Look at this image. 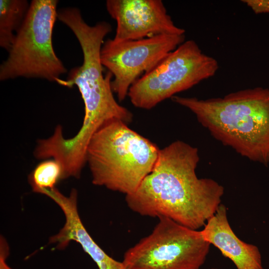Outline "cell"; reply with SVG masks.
Masks as SVG:
<instances>
[{"instance_id": "6da1fadb", "label": "cell", "mask_w": 269, "mask_h": 269, "mask_svg": "<svg viewBox=\"0 0 269 269\" xmlns=\"http://www.w3.org/2000/svg\"><path fill=\"white\" fill-rule=\"evenodd\" d=\"M198 149L181 140L160 149L151 172L133 193L128 207L141 216L166 217L194 230L203 227L221 204L224 189L211 178H199Z\"/></svg>"}, {"instance_id": "7a4b0ae2", "label": "cell", "mask_w": 269, "mask_h": 269, "mask_svg": "<svg viewBox=\"0 0 269 269\" xmlns=\"http://www.w3.org/2000/svg\"><path fill=\"white\" fill-rule=\"evenodd\" d=\"M198 122L224 145L242 156L269 163V89L256 87L206 100L175 95Z\"/></svg>"}, {"instance_id": "3957f363", "label": "cell", "mask_w": 269, "mask_h": 269, "mask_svg": "<svg viewBox=\"0 0 269 269\" xmlns=\"http://www.w3.org/2000/svg\"><path fill=\"white\" fill-rule=\"evenodd\" d=\"M57 18L72 31L83 52L82 65L71 69L66 79L58 78L55 81L66 87H78L85 107L82 129L92 133L114 120L128 124L131 123L132 113L120 105L114 97L111 87L112 74L108 71L106 75L103 73L101 50L104 38L112 31L111 25L106 21L94 25L88 24L76 7L59 10Z\"/></svg>"}, {"instance_id": "277c9868", "label": "cell", "mask_w": 269, "mask_h": 269, "mask_svg": "<svg viewBox=\"0 0 269 269\" xmlns=\"http://www.w3.org/2000/svg\"><path fill=\"white\" fill-rule=\"evenodd\" d=\"M128 125L120 120L104 124L92 137L86 153L92 183L126 195L151 172L160 150Z\"/></svg>"}, {"instance_id": "5b68a950", "label": "cell", "mask_w": 269, "mask_h": 269, "mask_svg": "<svg viewBox=\"0 0 269 269\" xmlns=\"http://www.w3.org/2000/svg\"><path fill=\"white\" fill-rule=\"evenodd\" d=\"M58 2L56 0L31 1L8 51V56L0 65V80L22 77L55 82L67 72L52 44Z\"/></svg>"}, {"instance_id": "8992f818", "label": "cell", "mask_w": 269, "mask_h": 269, "mask_svg": "<svg viewBox=\"0 0 269 269\" xmlns=\"http://www.w3.org/2000/svg\"><path fill=\"white\" fill-rule=\"evenodd\" d=\"M218 68L215 58L204 53L195 41L186 40L136 80L128 97L135 107L150 110L213 76Z\"/></svg>"}, {"instance_id": "52a82bcc", "label": "cell", "mask_w": 269, "mask_h": 269, "mask_svg": "<svg viewBox=\"0 0 269 269\" xmlns=\"http://www.w3.org/2000/svg\"><path fill=\"white\" fill-rule=\"evenodd\" d=\"M210 246L201 231L161 217L150 235L126 252L122 262L125 269H200Z\"/></svg>"}, {"instance_id": "ba28073f", "label": "cell", "mask_w": 269, "mask_h": 269, "mask_svg": "<svg viewBox=\"0 0 269 269\" xmlns=\"http://www.w3.org/2000/svg\"><path fill=\"white\" fill-rule=\"evenodd\" d=\"M183 35H160L139 40L105 41L101 50L103 66L111 72L113 92L122 102L140 77L156 67L185 40Z\"/></svg>"}, {"instance_id": "9c48e42d", "label": "cell", "mask_w": 269, "mask_h": 269, "mask_svg": "<svg viewBox=\"0 0 269 269\" xmlns=\"http://www.w3.org/2000/svg\"><path fill=\"white\" fill-rule=\"evenodd\" d=\"M108 12L117 23L115 42L135 40L160 35H183L161 0H107Z\"/></svg>"}, {"instance_id": "30bf717a", "label": "cell", "mask_w": 269, "mask_h": 269, "mask_svg": "<svg viewBox=\"0 0 269 269\" xmlns=\"http://www.w3.org/2000/svg\"><path fill=\"white\" fill-rule=\"evenodd\" d=\"M46 196L61 209L65 222L59 232L50 238L49 243L56 245L58 249L66 248L70 242L79 244L97 266L98 269H125L123 262L117 261L107 255L93 240L85 228L77 207V191L72 189L68 196L57 188L48 191Z\"/></svg>"}, {"instance_id": "8fae6325", "label": "cell", "mask_w": 269, "mask_h": 269, "mask_svg": "<svg viewBox=\"0 0 269 269\" xmlns=\"http://www.w3.org/2000/svg\"><path fill=\"white\" fill-rule=\"evenodd\" d=\"M201 231L203 239L231 260L237 269H264L258 248L241 240L233 232L227 208L220 204Z\"/></svg>"}, {"instance_id": "7c38bea8", "label": "cell", "mask_w": 269, "mask_h": 269, "mask_svg": "<svg viewBox=\"0 0 269 269\" xmlns=\"http://www.w3.org/2000/svg\"><path fill=\"white\" fill-rule=\"evenodd\" d=\"M26 0H0V46L7 51L27 14Z\"/></svg>"}, {"instance_id": "4fadbf2b", "label": "cell", "mask_w": 269, "mask_h": 269, "mask_svg": "<svg viewBox=\"0 0 269 269\" xmlns=\"http://www.w3.org/2000/svg\"><path fill=\"white\" fill-rule=\"evenodd\" d=\"M63 168L53 159L45 160L38 164L28 177L33 191L40 193L42 190L55 187L58 181L62 179Z\"/></svg>"}, {"instance_id": "5bb4252c", "label": "cell", "mask_w": 269, "mask_h": 269, "mask_svg": "<svg viewBox=\"0 0 269 269\" xmlns=\"http://www.w3.org/2000/svg\"><path fill=\"white\" fill-rule=\"evenodd\" d=\"M255 13H269V0H243Z\"/></svg>"}, {"instance_id": "9a60e30c", "label": "cell", "mask_w": 269, "mask_h": 269, "mask_svg": "<svg viewBox=\"0 0 269 269\" xmlns=\"http://www.w3.org/2000/svg\"><path fill=\"white\" fill-rule=\"evenodd\" d=\"M9 255L8 246L3 237L0 242V269H13L7 264L6 259Z\"/></svg>"}, {"instance_id": "2e32d148", "label": "cell", "mask_w": 269, "mask_h": 269, "mask_svg": "<svg viewBox=\"0 0 269 269\" xmlns=\"http://www.w3.org/2000/svg\"><path fill=\"white\" fill-rule=\"evenodd\" d=\"M218 269L212 268V269Z\"/></svg>"}]
</instances>
